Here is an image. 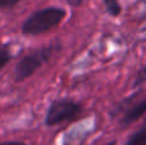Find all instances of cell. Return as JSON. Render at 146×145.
Returning <instances> with one entry per match:
<instances>
[{
    "label": "cell",
    "mask_w": 146,
    "mask_h": 145,
    "mask_svg": "<svg viewBox=\"0 0 146 145\" xmlns=\"http://www.w3.org/2000/svg\"><path fill=\"white\" fill-rule=\"evenodd\" d=\"M67 3H68L69 5H72V7H78V5H82L85 1H87V0H66Z\"/></svg>",
    "instance_id": "9"
},
{
    "label": "cell",
    "mask_w": 146,
    "mask_h": 145,
    "mask_svg": "<svg viewBox=\"0 0 146 145\" xmlns=\"http://www.w3.org/2000/svg\"><path fill=\"white\" fill-rule=\"evenodd\" d=\"M106 5V9L111 15H118L121 13V7L118 4V0H104Z\"/></svg>",
    "instance_id": "7"
},
{
    "label": "cell",
    "mask_w": 146,
    "mask_h": 145,
    "mask_svg": "<svg viewBox=\"0 0 146 145\" xmlns=\"http://www.w3.org/2000/svg\"><path fill=\"white\" fill-rule=\"evenodd\" d=\"M21 0H0V9H5V8H10L15 5Z\"/></svg>",
    "instance_id": "8"
},
{
    "label": "cell",
    "mask_w": 146,
    "mask_h": 145,
    "mask_svg": "<svg viewBox=\"0 0 146 145\" xmlns=\"http://www.w3.org/2000/svg\"><path fill=\"white\" fill-rule=\"evenodd\" d=\"M66 17L62 8H45L31 14L22 25V33L25 35H40L56 27Z\"/></svg>",
    "instance_id": "1"
},
{
    "label": "cell",
    "mask_w": 146,
    "mask_h": 145,
    "mask_svg": "<svg viewBox=\"0 0 146 145\" xmlns=\"http://www.w3.org/2000/svg\"><path fill=\"white\" fill-rule=\"evenodd\" d=\"M117 144V141H110V143H108V144H105V145H115Z\"/></svg>",
    "instance_id": "11"
},
{
    "label": "cell",
    "mask_w": 146,
    "mask_h": 145,
    "mask_svg": "<svg viewBox=\"0 0 146 145\" xmlns=\"http://www.w3.org/2000/svg\"><path fill=\"white\" fill-rule=\"evenodd\" d=\"M10 59H12V54H10L9 49L7 46H0V69L7 66Z\"/></svg>",
    "instance_id": "6"
},
{
    "label": "cell",
    "mask_w": 146,
    "mask_h": 145,
    "mask_svg": "<svg viewBox=\"0 0 146 145\" xmlns=\"http://www.w3.org/2000/svg\"><path fill=\"white\" fill-rule=\"evenodd\" d=\"M146 110V100L141 98L140 100H127L126 103H122L117 112L121 113V123L123 126H128L131 123L139 121L145 114Z\"/></svg>",
    "instance_id": "4"
},
{
    "label": "cell",
    "mask_w": 146,
    "mask_h": 145,
    "mask_svg": "<svg viewBox=\"0 0 146 145\" xmlns=\"http://www.w3.org/2000/svg\"><path fill=\"white\" fill-rule=\"evenodd\" d=\"M54 50H55V46L50 45V46H45V48H40L37 50H33L32 53L23 57L15 66V71H14L15 82H21L23 80L28 78L30 76H32L44 63H46L50 59Z\"/></svg>",
    "instance_id": "2"
},
{
    "label": "cell",
    "mask_w": 146,
    "mask_h": 145,
    "mask_svg": "<svg viewBox=\"0 0 146 145\" xmlns=\"http://www.w3.org/2000/svg\"><path fill=\"white\" fill-rule=\"evenodd\" d=\"M82 112V107L72 99H58L50 104L45 117L48 126L60 125L77 118Z\"/></svg>",
    "instance_id": "3"
},
{
    "label": "cell",
    "mask_w": 146,
    "mask_h": 145,
    "mask_svg": "<svg viewBox=\"0 0 146 145\" xmlns=\"http://www.w3.org/2000/svg\"><path fill=\"white\" fill-rule=\"evenodd\" d=\"M126 145H146V127H141L139 131L131 135V138L127 140Z\"/></svg>",
    "instance_id": "5"
},
{
    "label": "cell",
    "mask_w": 146,
    "mask_h": 145,
    "mask_svg": "<svg viewBox=\"0 0 146 145\" xmlns=\"http://www.w3.org/2000/svg\"><path fill=\"white\" fill-rule=\"evenodd\" d=\"M0 145H26L23 141H4L0 143Z\"/></svg>",
    "instance_id": "10"
}]
</instances>
